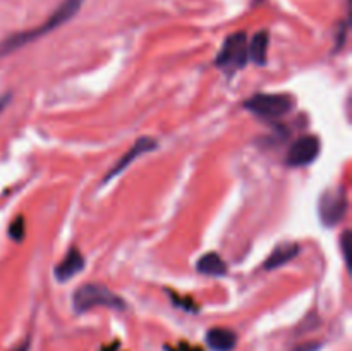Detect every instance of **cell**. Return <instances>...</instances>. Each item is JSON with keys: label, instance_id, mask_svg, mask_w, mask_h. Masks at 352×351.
Masks as SVG:
<instances>
[{"label": "cell", "instance_id": "6da1fadb", "mask_svg": "<svg viewBox=\"0 0 352 351\" xmlns=\"http://www.w3.org/2000/svg\"><path fill=\"white\" fill-rule=\"evenodd\" d=\"M82 2H85V0H62V2L58 3L57 9H55L38 28L26 31H17V33H12L9 34V36L3 38V40L0 41V58L6 57V55L14 54L16 50L26 47L28 43H31V41L40 40L41 36L52 33L54 30L60 28L62 24L71 21L72 17L79 12V9L82 7Z\"/></svg>", "mask_w": 352, "mask_h": 351}, {"label": "cell", "instance_id": "7a4b0ae2", "mask_svg": "<svg viewBox=\"0 0 352 351\" xmlns=\"http://www.w3.org/2000/svg\"><path fill=\"white\" fill-rule=\"evenodd\" d=\"M72 305L78 313H85L96 306H107V308L116 310L126 308L124 299L102 284H85L76 289L74 296H72Z\"/></svg>", "mask_w": 352, "mask_h": 351}, {"label": "cell", "instance_id": "3957f363", "mask_svg": "<svg viewBox=\"0 0 352 351\" xmlns=\"http://www.w3.org/2000/svg\"><path fill=\"white\" fill-rule=\"evenodd\" d=\"M294 107V98L287 93H256L244 102V109L261 119H277L289 114Z\"/></svg>", "mask_w": 352, "mask_h": 351}, {"label": "cell", "instance_id": "277c9868", "mask_svg": "<svg viewBox=\"0 0 352 351\" xmlns=\"http://www.w3.org/2000/svg\"><path fill=\"white\" fill-rule=\"evenodd\" d=\"M248 62V40L243 31L226 38L219 55L215 58L217 67L223 69L227 74L239 71Z\"/></svg>", "mask_w": 352, "mask_h": 351}, {"label": "cell", "instance_id": "5b68a950", "mask_svg": "<svg viewBox=\"0 0 352 351\" xmlns=\"http://www.w3.org/2000/svg\"><path fill=\"white\" fill-rule=\"evenodd\" d=\"M320 219L325 226L333 227L344 219L347 212V196L342 188L339 189H330V191L323 193L320 198L318 205Z\"/></svg>", "mask_w": 352, "mask_h": 351}, {"label": "cell", "instance_id": "8992f818", "mask_svg": "<svg viewBox=\"0 0 352 351\" xmlns=\"http://www.w3.org/2000/svg\"><path fill=\"white\" fill-rule=\"evenodd\" d=\"M320 150H322V143L318 138L313 134H305L291 145L285 160L292 167H302V165H309L311 162H315L320 155Z\"/></svg>", "mask_w": 352, "mask_h": 351}, {"label": "cell", "instance_id": "52a82bcc", "mask_svg": "<svg viewBox=\"0 0 352 351\" xmlns=\"http://www.w3.org/2000/svg\"><path fill=\"white\" fill-rule=\"evenodd\" d=\"M157 147H158V143H157V140H153V138H148V136L140 138V140H138L136 143L129 148V150H127V153L124 155L122 158H119V160H117V164L113 165L109 172H107V176L103 178V184L109 181H112L113 178H117V176H119L122 171H126V169L129 167V165L133 164L136 158H140L141 155L148 153V151L157 150Z\"/></svg>", "mask_w": 352, "mask_h": 351}, {"label": "cell", "instance_id": "ba28073f", "mask_svg": "<svg viewBox=\"0 0 352 351\" xmlns=\"http://www.w3.org/2000/svg\"><path fill=\"white\" fill-rule=\"evenodd\" d=\"M82 268H85V257L78 248H71L60 260V264L55 267V277L58 282H67L74 275H78Z\"/></svg>", "mask_w": 352, "mask_h": 351}, {"label": "cell", "instance_id": "9c48e42d", "mask_svg": "<svg viewBox=\"0 0 352 351\" xmlns=\"http://www.w3.org/2000/svg\"><path fill=\"white\" fill-rule=\"evenodd\" d=\"M299 251H301V246L298 243H280L267 258L263 268L265 270H275V268L289 264Z\"/></svg>", "mask_w": 352, "mask_h": 351}, {"label": "cell", "instance_id": "30bf717a", "mask_svg": "<svg viewBox=\"0 0 352 351\" xmlns=\"http://www.w3.org/2000/svg\"><path fill=\"white\" fill-rule=\"evenodd\" d=\"M206 343L213 351H232L237 344V336L234 330L215 327L206 334Z\"/></svg>", "mask_w": 352, "mask_h": 351}, {"label": "cell", "instance_id": "8fae6325", "mask_svg": "<svg viewBox=\"0 0 352 351\" xmlns=\"http://www.w3.org/2000/svg\"><path fill=\"white\" fill-rule=\"evenodd\" d=\"M196 270L203 275H215V277H220V275L227 274V264L222 260V257L219 253H206L198 260Z\"/></svg>", "mask_w": 352, "mask_h": 351}, {"label": "cell", "instance_id": "7c38bea8", "mask_svg": "<svg viewBox=\"0 0 352 351\" xmlns=\"http://www.w3.org/2000/svg\"><path fill=\"white\" fill-rule=\"evenodd\" d=\"M268 33L267 31H258L253 36L251 43H248V58L254 62L256 65L267 64L268 55Z\"/></svg>", "mask_w": 352, "mask_h": 351}, {"label": "cell", "instance_id": "4fadbf2b", "mask_svg": "<svg viewBox=\"0 0 352 351\" xmlns=\"http://www.w3.org/2000/svg\"><path fill=\"white\" fill-rule=\"evenodd\" d=\"M9 236L12 237L14 241H17V243L24 240V219L21 215L16 217V219H14L12 222H10Z\"/></svg>", "mask_w": 352, "mask_h": 351}, {"label": "cell", "instance_id": "5bb4252c", "mask_svg": "<svg viewBox=\"0 0 352 351\" xmlns=\"http://www.w3.org/2000/svg\"><path fill=\"white\" fill-rule=\"evenodd\" d=\"M349 241H351V233L349 231H344L342 237H340V244H342V253H344V258H346V262H349Z\"/></svg>", "mask_w": 352, "mask_h": 351}, {"label": "cell", "instance_id": "9a60e30c", "mask_svg": "<svg viewBox=\"0 0 352 351\" xmlns=\"http://www.w3.org/2000/svg\"><path fill=\"white\" fill-rule=\"evenodd\" d=\"M322 350V343L318 341H309V343L299 344L294 351H320Z\"/></svg>", "mask_w": 352, "mask_h": 351}, {"label": "cell", "instance_id": "2e32d148", "mask_svg": "<svg viewBox=\"0 0 352 351\" xmlns=\"http://www.w3.org/2000/svg\"><path fill=\"white\" fill-rule=\"evenodd\" d=\"M10 98H12V95H10V93H3V95H0V114H2L3 110H6V107L9 105Z\"/></svg>", "mask_w": 352, "mask_h": 351}, {"label": "cell", "instance_id": "e0dca14e", "mask_svg": "<svg viewBox=\"0 0 352 351\" xmlns=\"http://www.w3.org/2000/svg\"><path fill=\"white\" fill-rule=\"evenodd\" d=\"M17 351H28V343H26V344H24V346H21V348H19V350H17Z\"/></svg>", "mask_w": 352, "mask_h": 351}]
</instances>
